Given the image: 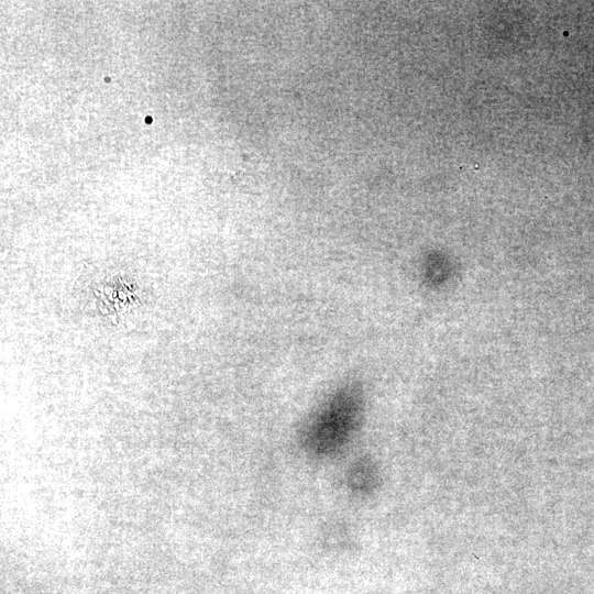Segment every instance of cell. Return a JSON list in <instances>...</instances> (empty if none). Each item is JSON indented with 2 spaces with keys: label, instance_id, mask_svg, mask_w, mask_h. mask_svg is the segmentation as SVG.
<instances>
[{
  "label": "cell",
  "instance_id": "cell-1",
  "mask_svg": "<svg viewBox=\"0 0 594 594\" xmlns=\"http://www.w3.org/2000/svg\"><path fill=\"white\" fill-rule=\"evenodd\" d=\"M363 407V393L356 382L339 386L308 422L305 447L315 455L339 452L358 428Z\"/></svg>",
  "mask_w": 594,
  "mask_h": 594
},
{
  "label": "cell",
  "instance_id": "cell-2",
  "mask_svg": "<svg viewBox=\"0 0 594 594\" xmlns=\"http://www.w3.org/2000/svg\"><path fill=\"white\" fill-rule=\"evenodd\" d=\"M375 470L366 460H359L348 473V484L351 491L366 493L374 487Z\"/></svg>",
  "mask_w": 594,
  "mask_h": 594
}]
</instances>
